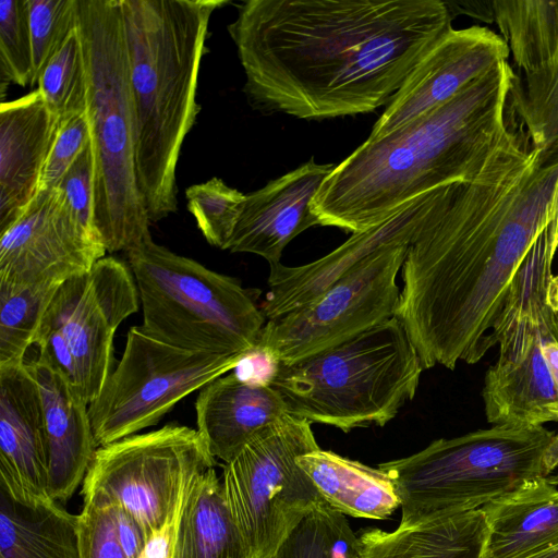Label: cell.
Instances as JSON below:
<instances>
[{
  "mask_svg": "<svg viewBox=\"0 0 558 558\" xmlns=\"http://www.w3.org/2000/svg\"><path fill=\"white\" fill-rule=\"evenodd\" d=\"M274 558H360L359 537L344 514L324 502L288 536Z\"/></svg>",
  "mask_w": 558,
  "mask_h": 558,
  "instance_id": "4dcf8cb0",
  "label": "cell"
},
{
  "mask_svg": "<svg viewBox=\"0 0 558 558\" xmlns=\"http://www.w3.org/2000/svg\"><path fill=\"white\" fill-rule=\"evenodd\" d=\"M242 359L181 349L132 327L120 361L88 404L97 447L157 424L179 401L233 371Z\"/></svg>",
  "mask_w": 558,
  "mask_h": 558,
  "instance_id": "7c38bea8",
  "label": "cell"
},
{
  "mask_svg": "<svg viewBox=\"0 0 558 558\" xmlns=\"http://www.w3.org/2000/svg\"><path fill=\"white\" fill-rule=\"evenodd\" d=\"M0 558H80L78 515L54 500L20 504L0 488Z\"/></svg>",
  "mask_w": 558,
  "mask_h": 558,
  "instance_id": "83f0119b",
  "label": "cell"
},
{
  "mask_svg": "<svg viewBox=\"0 0 558 558\" xmlns=\"http://www.w3.org/2000/svg\"><path fill=\"white\" fill-rule=\"evenodd\" d=\"M196 430L225 463L262 428L288 414L280 393L250 384L233 372L204 386L195 401Z\"/></svg>",
  "mask_w": 558,
  "mask_h": 558,
  "instance_id": "603a6c76",
  "label": "cell"
},
{
  "mask_svg": "<svg viewBox=\"0 0 558 558\" xmlns=\"http://www.w3.org/2000/svg\"><path fill=\"white\" fill-rule=\"evenodd\" d=\"M529 558H558V544Z\"/></svg>",
  "mask_w": 558,
  "mask_h": 558,
  "instance_id": "60d3db41",
  "label": "cell"
},
{
  "mask_svg": "<svg viewBox=\"0 0 558 558\" xmlns=\"http://www.w3.org/2000/svg\"><path fill=\"white\" fill-rule=\"evenodd\" d=\"M167 558H251L214 468L192 485L174 522Z\"/></svg>",
  "mask_w": 558,
  "mask_h": 558,
  "instance_id": "4316f807",
  "label": "cell"
},
{
  "mask_svg": "<svg viewBox=\"0 0 558 558\" xmlns=\"http://www.w3.org/2000/svg\"><path fill=\"white\" fill-rule=\"evenodd\" d=\"M511 76L504 61L441 106L367 138L336 165L314 196L311 209L319 225L365 231L411 201L472 182L524 151L506 119Z\"/></svg>",
  "mask_w": 558,
  "mask_h": 558,
  "instance_id": "3957f363",
  "label": "cell"
},
{
  "mask_svg": "<svg viewBox=\"0 0 558 558\" xmlns=\"http://www.w3.org/2000/svg\"><path fill=\"white\" fill-rule=\"evenodd\" d=\"M450 13L456 11V13H465L471 16H476V19H482L484 21H494V11H493V2H484V1H454V2H446Z\"/></svg>",
  "mask_w": 558,
  "mask_h": 558,
  "instance_id": "f35d334b",
  "label": "cell"
},
{
  "mask_svg": "<svg viewBox=\"0 0 558 558\" xmlns=\"http://www.w3.org/2000/svg\"><path fill=\"white\" fill-rule=\"evenodd\" d=\"M451 22L441 0H247L228 32L253 108L323 120L387 105Z\"/></svg>",
  "mask_w": 558,
  "mask_h": 558,
  "instance_id": "7a4b0ae2",
  "label": "cell"
},
{
  "mask_svg": "<svg viewBox=\"0 0 558 558\" xmlns=\"http://www.w3.org/2000/svg\"><path fill=\"white\" fill-rule=\"evenodd\" d=\"M557 252L558 215L525 256L487 338L499 352L482 390L492 426L558 422V391L542 352L547 338L558 340V307L549 298Z\"/></svg>",
  "mask_w": 558,
  "mask_h": 558,
  "instance_id": "9c48e42d",
  "label": "cell"
},
{
  "mask_svg": "<svg viewBox=\"0 0 558 558\" xmlns=\"http://www.w3.org/2000/svg\"><path fill=\"white\" fill-rule=\"evenodd\" d=\"M514 69L508 94L532 148L558 153V0H493Z\"/></svg>",
  "mask_w": 558,
  "mask_h": 558,
  "instance_id": "9a60e30c",
  "label": "cell"
},
{
  "mask_svg": "<svg viewBox=\"0 0 558 558\" xmlns=\"http://www.w3.org/2000/svg\"><path fill=\"white\" fill-rule=\"evenodd\" d=\"M411 242L384 246L313 302L268 319L256 349L277 364H291L396 317L397 275Z\"/></svg>",
  "mask_w": 558,
  "mask_h": 558,
  "instance_id": "4fadbf2b",
  "label": "cell"
},
{
  "mask_svg": "<svg viewBox=\"0 0 558 558\" xmlns=\"http://www.w3.org/2000/svg\"><path fill=\"white\" fill-rule=\"evenodd\" d=\"M37 85L60 124L87 112V68L77 25L49 59L37 78Z\"/></svg>",
  "mask_w": 558,
  "mask_h": 558,
  "instance_id": "f546056e",
  "label": "cell"
},
{
  "mask_svg": "<svg viewBox=\"0 0 558 558\" xmlns=\"http://www.w3.org/2000/svg\"><path fill=\"white\" fill-rule=\"evenodd\" d=\"M328 506L342 514L383 520L400 507L396 484L378 466L317 449L296 458Z\"/></svg>",
  "mask_w": 558,
  "mask_h": 558,
  "instance_id": "484cf974",
  "label": "cell"
},
{
  "mask_svg": "<svg viewBox=\"0 0 558 558\" xmlns=\"http://www.w3.org/2000/svg\"><path fill=\"white\" fill-rule=\"evenodd\" d=\"M549 298H550L551 302L558 307V274L554 275V277L550 281Z\"/></svg>",
  "mask_w": 558,
  "mask_h": 558,
  "instance_id": "ab89813d",
  "label": "cell"
},
{
  "mask_svg": "<svg viewBox=\"0 0 558 558\" xmlns=\"http://www.w3.org/2000/svg\"><path fill=\"white\" fill-rule=\"evenodd\" d=\"M215 464L196 429L167 424L98 447L83 481V502L124 509L151 539L173 526L192 485Z\"/></svg>",
  "mask_w": 558,
  "mask_h": 558,
  "instance_id": "8fae6325",
  "label": "cell"
},
{
  "mask_svg": "<svg viewBox=\"0 0 558 558\" xmlns=\"http://www.w3.org/2000/svg\"><path fill=\"white\" fill-rule=\"evenodd\" d=\"M423 371L403 324L392 317L303 360L278 364L269 386L289 414L348 433L393 420L414 399Z\"/></svg>",
  "mask_w": 558,
  "mask_h": 558,
  "instance_id": "8992f818",
  "label": "cell"
},
{
  "mask_svg": "<svg viewBox=\"0 0 558 558\" xmlns=\"http://www.w3.org/2000/svg\"><path fill=\"white\" fill-rule=\"evenodd\" d=\"M60 129L38 89L0 106V233L28 207Z\"/></svg>",
  "mask_w": 558,
  "mask_h": 558,
  "instance_id": "44dd1931",
  "label": "cell"
},
{
  "mask_svg": "<svg viewBox=\"0 0 558 558\" xmlns=\"http://www.w3.org/2000/svg\"><path fill=\"white\" fill-rule=\"evenodd\" d=\"M119 542L128 558H142L150 542L146 532L124 509L112 506Z\"/></svg>",
  "mask_w": 558,
  "mask_h": 558,
  "instance_id": "74e56055",
  "label": "cell"
},
{
  "mask_svg": "<svg viewBox=\"0 0 558 558\" xmlns=\"http://www.w3.org/2000/svg\"><path fill=\"white\" fill-rule=\"evenodd\" d=\"M484 558H529L558 544V488L546 477L481 508Z\"/></svg>",
  "mask_w": 558,
  "mask_h": 558,
  "instance_id": "cb8c5ba5",
  "label": "cell"
},
{
  "mask_svg": "<svg viewBox=\"0 0 558 558\" xmlns=\"http://www.w3.org/2000/svg\"><path fill=\"white\" fill-rule=\"evenodd\" d=\"M274 558V557H272Z\"/></svg>",
  "mask_w": 558,
  "mask_h": 558,
  "instance_id": "7bdbcfd3",
  "label": "cell"
},
{
  "mask_svg": "<svg viewBox=\"0 0 558 558\" xmlns=\"http://www.w3.org/2000/svg\"><path fill=\"white\" fill-rule=\"evenodd\" d=\"M94 154L95 225L107 252L151 238L135 168V119L120 0H77Z\"/></svg>",
  "mask_w": 558,
  "mask_h": 558,
  "instance_id": "5b68a950",
  "label": "cell"
},
{
  "mask_svg": "<svg viewBox=\"0 0 558 558\" xmlns=\"http://www.w3.org/2000/svg\"><path fill=\"white\" fill-rule=\"evenodd\" d=\"M335 167L311 158L247 194L227 250L258 255L269 265L280 263L295 236L319 225L311 204Z\"/></svg>",
  "mask_w": 558,
  "mask_h": 558,
  "instance_id": "ffe728a7",
  "label": "cell"
},
{
  "mask_svg": "<svg viewBox=\"0 0 558 558\" xmlns=\"http://www.w3.org/2000/svg\"><path fill=\"white\" fill-rule=\"evenodd\" d=\"M138 303L130 266L105 256L90 269L63 281L45 314L41 325L58 330L74 355L78 389L88 404L112 371L116 331L137 312Z\"/></svg>",
  "mask_w": 558,
  "mask_h": 558,
  "instance_id": "5bb4252c",
  "label": "cell"
},
{
  "mask_svg": "<svg viewBox=\"0 0 558 558\" xmlns=\"http://www.w3.org/2000/svg\"><path fill=\"white\" fill-rule=\"evenodd\" d=\"M556 435L544 426L494 425L440 438L378 468L393 480L402 525L482 508L548 475Z\"/></svg>",
  "mask_w": 558,
  "mask_h": 558,
  "instance_id": "52a82bcc",
  "label": "cell"
},
{
  "mask_svg": "<svg viewBox=\"0 0 558 558\" xmlns=\"http://www.w3.org/2000/svg\"><path fill=\"white\" fill-rule=\"evenodd\" d=\"M90 141L87 112L60 124L41 173L38 192L56 187Z\"/></svg>",
  "mask_w": 558,
  "mask_h": 558,
  "instance_id": "8d00e7d4",
  "label": "cell"
},
{
  "mask_svg": "<svg viewBox=\"0 0 558 558\" xmlns=\"http://www.w3.org/2000/svg\"><path fill=\"white\" fill-rule=\"evenodd\" d=\"M547 480L554 484V485H558V474L554 475V476H547Z\"/></svg>",
  "mask_w": 558,
  "mask_h": 558,
  "instance_id": "b9f144b4",
  "label": "cell"
},
{
  "mask_svg": "<svg viewBox=\"0 0 558 558\" xmlns=\"http://www.w3.org/2000/svg\"><path fill=\"white\" fill-rule=\"evenodd\" d=\"M57 187L64 194L69 207L80 225L93 238L102 242L95 225L94 154L90 141L71 165Z\"/></svg>",
  "mask_w": 558,
  "mask_h": 558,
  "instance_id": "d590c367",
  "label": "cell"
},
{
  "mask_svg": "<svg viewBox=\"0 0 558 558\" xmlns=\"http://www.w3.org/2000/svg\"><path fill=\"white\" fill-rule=\"evenodd\" d=\"M135 119V168L150 222L178 208L177 165L199 106L197 80L214 11L226 0H120Z\"/></svg>",
  "mask_w": 558,
  "mask_h": 558,
  "instance_id": "277c9868",
  "label": "cell"
},
{
  "mask_svg": "<svg viewBox=\"0 0 558 558\" xmlns=\"http://www.w3.org/2000/svg\"><path fill=\"white\" fill-rule=\"evenodd\" d=\"M65 281V280H64ZM63 281L0 287V367L23 365L45 314Z\"/></svg>",
  "mask_w": 558,
  "mask_h": 558,
  "instance_id": "f1b7e54d",
  "label": "cell"
},
{
  "mask_svg": "<svg viewBox=\"0 0 558 558\" xmlns=\"http://www.w3.org/2000/svg\"><path fill=\"white\" fill-rule=\"evenodd\" d=\"M319 449L312 423L291 414L258 430L223 465L225 501L251 558H272L326 502L296 458Z\"/></svg>",
  "mask_w": 558,
  "mask_h": 558,
  "instance_id": "30bf717a",
  "label": "cell"
},
{
  "mask_svg": "<svg viewBox=\"0 0 558 558\" xmlns=\"http://www.w3.org/2000/svg\"><path fill=\"white\" fill-rule=\"evenodd\" d=\"M0 488L26 506L52 500L43 401L26 363L0 367Z\"/></svg>",
  "mask_w": 558,
  "mask_h": 558,
  "instance_id": "d6986e66",
  "label": "cell"
},
{
  "mask_svg": "<svg viewBox=\"0 0 558 558\" xmlns=\"http://www.w3.org/2000/svg\"><path fill=\"white\" fill-rule=\"evenodd\" d=\"M437 190L411 201L384 222L353 233L336 250L316 260L300 266H286L281 262L269 265V289L260 306L266 319L283 316L313 302L384 246L413 240L432 208Z\"/></svg>",
  "mask_w": 558,
  "mask_h": 558,
  "instance_id": "ac0fdd59",
  "label": "cell"
},
{
  "mask_svg": "<svg viewBox=\"0 0 558 558\" xmlns=\"http://www.w3.org/2000/svg\"><path fill=\"white\" fill-rule=\"evenodd\" d=\"M35 83L77 25V0H28Z\"/></svg>",
  "mask_w": 558,
  "mask_h": 558,
  "instance_id": "836d02e7",
  "label": "cell"
},
{
  "mask_svg": "<svg viewBox=\"0 0 558 558\" xmlns=\"http://www.w3.org/2000/svg\"><path fill=\"white\" fill-rule=\"evenodd\" d=\"M10 84L34 86L28 0H0V96Z\"/></svg>",
  "mask_w": 558,
  "mask_h": 558,
  "instance_id": "d6a6232c",
  "label": "cell"
},
{
  "mask_svg": "<svg viewBox=\"0 0 558 558\" xmlns=\"http://www.w3.org/2000/svg\"><path fill=\"white\" fill-rule=\"evenodd\" d=\"M486 534L481 508L390 532L367 527L357 535L360 558H484Z\"/></svg>",
  "mask_w": 558,
  "mask_h": 558,
  "instance_id": "d4e9b609",
  "label": "cell"
},
{
  "mask_svg": "<svg viewBox=\"0 0 558 558\" xmlns=\"http://www.w3.org/2000/svg\"><path fill=\"white\" fill-rule=\"evenodd\" d=\"M558 215V153L526 149L439 187L401 267L396 317L424 369L480 362L509 287Z\"/></svg>",
  "mask_w": 558,
  "mask_h": 558,
  "instance_id": "6da1fadb",
  "label": "cell"
},
{
  "mask_svg": "<svg viewBox=\"0 0 558 558\" xmlns=\"http://www.w3.org/2000/svg\"><path fill=\"white\" fill-rule=\"evenodd\" d=\"M508 58L502 37L487 27L450 29L408 75L368 138H380L441 106Z\"/></svg>",
  "mask_w": 558,
  "mask_h": 558,
  "instance_id": "e0dca14e",
  "label": "cell"
},
{
  "mask_svg": "<svg viewBox=\"0 0 558 558\" xmlns=\"http://www.w3.org/2000/svg\"><path fill=\"white\" fill-rule=\"evenodd\" d=\"M43 401L48 454V493L65 502L83 483L97 450L88 403L61 373L36 356L26 362Z\"/></svg>",
  "mask_w": 558,
  "mask_h": 558,
  "instance_id": "7402d4cb",
  "label": "cell"
},
{
  "mask_svg": "<svg viewBox=\"0 0 558 558\" xmlns=\"http://www.w3.org/2000/svg\"><path fill=\"white\" fill-rule=\"evenodd\" d=\"M146 333L197 352L244 357L267 319L255 292L151 238L126 252Z\"/></svg>",
  "mask_w": 558,
  "mask_h": 558,
  "instance_id": "ba28073f",
  "label": "cell"
},
{
  "mask_svg": "<svg viewBox=\"0 0 558 558\" xmlns=\"http://www.w3.org/2000/svg\"><path fill=\"white\" fill-rule=\"evenodd\" d=\"M185 196L187 209L206 241L227 250L246 195L213 178L189 186Z\"/></svg>",
  "mask_w": 558,
  "mask_h": 558,
  "instance_id": "1f68e13d",
  "label": "cell"
},
{
  "mask_svg": "<svg viewBox=\"0 0 558 558\" xmlns=\"http://www.w3.org/2000/svg\"><path fill=\"white\" fill-rule=\"evenodd\" d=\"M106 252L76 220L59 187L39 191L0 233V287L64 281L90 269Z\"/></svg>",
  "mask_w": 558,
  "mask_h": 558,
  "instance_id": "2e32d148",
  "label": "cell"
},
{
  "mask_svg": "<svg viewBox=\"0 0 558 558\" xmlns=\"http://www.w3.org/2000/svg\"><path fill=\"white\" fill-rule=\"evenodd\" d=\"M78 545L80 558H128L118 538L112 506L83 502Z\"/></svg>",
  "mask_w": 558,
  "mask_h": 558,
  "instance_id": "e575fe53",
  "label": "cell"
}]
</instances>
